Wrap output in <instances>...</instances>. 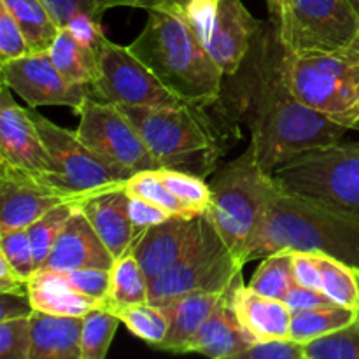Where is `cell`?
<instances>
[{
  "label": "cell",
  "mask_w": 359,
  "mask_h": 359,
  "mask_svg": "<svg viewBox=\"0 0 359 359\" xmlns=\"http://www.w3.org/2000/svg\"><path fill=\"white\" fill-rule=\"evenodd\" d=\"M284 46L272 23L256 35L241 69L224 76L221 111L248 126L251 149L266 174L300 154L342 142L347 128L298 100L284 79Z\"/></svg>",
  "instance_id": "obj_1"
},
{
  "label": "cell",
  "mask_w": 359,
  "mask_h": 359,
  "mask_svg": "<svg viewBox=\"0 0 359 359\" xmlns=\"http://www.w3.org/2000/svg\"><path fill=\"white\" fill-rule=\"evenodd\" d=\"M142 135L161 168H175L207 177L241 139V126L217 102L210 105L179 104L163 107L119 105Z\"/></svg>",
  "instance_id": "obj_2"
},
{
  "label": "cell",
  "mask_w": 359,
  "mask_h": 359,
  "mask_svg": "<svg viewBox=\"0 0 359 359\" xmlns=\"http://www.w3.org/2000/svg\"><path fill=\"white\" fill-rule=\"evenodd\" d=\"M130 49L172 93L188 104L210 105L223 93V69L177 9L175 0L147 11L146 25Z\"/></svg>",
  "instance_id": "obj_3"
},
{
  "label": "cell",
  "mask_w": 359,
  "mask_h": 359,
  "mask_svg": "<svg viewBox=\"0 0 359 359\" xmlns=\"http://www.w3.org/2000/svg\"><path fill=\"white\" fill-rule=\"evenodd\" d=\"M209 186L207 214L230 251L245 265L249 244L279 191V184L273 175L262 170L249 146L241 156L214 172Z\"/></svg>",
  "instance_id": "obj_4"
},
{
  "label": "cell",
  "mask_w": 359,
  "mask_h": 359,
  "mask_svg": "<svg viewBox=\"0 0 359 359\" xmlns=\"http://www.w3.org/2000/svg\"><path fill=\"white\" fill-rule=\"evenodd\" d=\"M284 79L294 97L347 130H359V34L326 53H284Z\"/></svg>",
  "instance_id": "obj_5"
},
{
  "label": "cell",
  "mask_w": 359,
  "mask_h": 359,
  "mask_svg": "<svg viewBox=\"0 0 359 359\" xmlns=\"http://www.w3.org/2000/svg\"><path fill=\"white\" fill-rule=\"evenodd\" d=\"M284 191L321 200L359 216V142L300 154L273 172Z\"/></svg>",
  "instance_id": "obj_6"
},
{
  "label": "cell",
  "mask_w": 359,
  "mask_h": 359,
  "mask_svg": "<svg viewBox=\"0 0 359 359\" xmlns=\"http://www.w3.org/2000/svg\"><path fill=\"white\" fill-rule=\"evenodd\" d=\"M244 263L230 251L205 212L200 237L175 265L149 280V302H167L191 291H226L242 276Z\"/></svg>",
  "instance_id": "obj_7"
},
{
  "label": "cell",
  "mask_w": 359,
  "mask_h": 359,
  "mask_svg": "<svg viewBox=\"0 0 359 359\" xmlns=\"http://www.w3.org/2000/svg\"><path fill=\"white\" fill-rule=\"evenodd\" d=\"M224 76L241 69L263 21L256 20L242 0H175Z\"/></svg>",
  "instance_id": "obj_8"
},
{
  "label": "cell",
  "mask_w": 359,
  "mask_h": 359,
  "mask_svg": "<svg viewBox=\"0 0 359 359\" xmlns=\"http://www.w3.org/2000/svg\"><path fill=\"white\" fill-rule=\"evenodd\" d=\"M273 30L291 55L326 53L356 37L359 16L351 0H290Z\"/></svg>",
  "instance_id": "obj_9"
},
{
  "label": "cell",
  "mask_w": 359,
  "mask_h": 359,
  "mask_svg": "<svg viewBox=\"0 0 359 359\" xmlns=\"http://www.w3.org/2000/svg\"><path fill=\"white\" fill-rule=\"evenodd\" d=\"M76 114L79 116L76 130L81 139L112 165L130 175L161 168L137 126L118 104L88 95Z\"/></svg>",
  "instance_id": "obj_10"
},
{
  "label": "cell",
  "mask_w": 359,
  "mask_h": 359,
  "mask_svg": "<svg viewBox=\"0 0 359 359\" xmlns=\"http://www.w3.org/2000/svg\"><path fill=\"white\" fill-rule=\"evenodd\" d=\"M30 114L60 179L70 191L91 196L98 191L125 186V181L130 177L128 172L112 165L97 151L91 149L81 139L77 130L72 132L58 126L39 114L35 109H30Z\"/></svg>",
  "instance_id": "obj_11"
},
{
  "label": "cell",
  "mask_w": 359,
  "mask_h": 359,
  "mask_svg": "<svg viewBox=\"0 0 359 359\" xmlns=\"http://www.w3.org/2000/svg\"><path fill=\"white\" fill-rule=\"evenodd\" d=\"M11 88L2 83L0 93V168L32 179L39 184L70 191L60 179L44 146L30 109L14 102ZM76 193V191H72ZM81 195V193H79ZM86 196V195H84Z\"/></svg>",
  "instance_id": "obj_12"
},
{
  "label": "cell",
  "mask_w": 359,
  "mask_h": 359,
  "mask_svg": "<svg viewBox=\"0 0 359 359\" xmlns=\"http://www.w3.org/2000/svg\"><path fill=\"white\" fill-rule=\"evenodd\" d=\"M90 97L132 107L184 104L133 55L130 46H119L109 39L100 51V79Z\"/></svg>",
  "instance_id": "obj_13"
},
{
  "label": "cell",
  "mask_w": 359,
  "mask_h": 359,
  "mask_svg": "<svg viewBox=\"0 0 359 359\" xmlns=\"http://www.w3.org/2000/svg\"><path fill=\"white\" fill-rule=\"evenodd\" d=\"M2 83H6L30 109L63 105L77 112L90 90L69 83L60 74L48 53H30L21 58L0 63Z\"/></svg>",
  "instance_id": "obj_14"
},
{
  "label": "cell",
  "mask_w": 359,
  "mask_h": 359,
  "mask_svg": "<svg viewBox=\"0 0 359 359\" xmlns=\"http://www.w3.org/2000/svg\"><path fill=\"white\" fill-rule=\"evenodd\" d=\"M88 196L49 188L32 179L0 168V233L28 228L55 207L67 202H84Z\"/></svg>",
  "instance_id": "obj_15"
},
{
  "label": "cell",
  "mask_w": 359,
  "mask_h": 359,
  "mask_svg": "<svg viewBox=\"0 0 359 359\" xmlns=\"http://www.w3.org/2000/svg\"><path fill=\"white\" fill-rule=\"evenodd\" d=\"M203 216H172L147 228L133 242V252L142 265L147 279H154L179 262L189 251L203 226Z\"/></svg>",
  "instance_id": "obj_16"
},
{
  "label": "cell",
  "mask_w": 359,
  "mask_h": 359,
  "mask_svg": "<svg viewBox=\"0 0 359 359\" xmlns=\"http://www.w3.org/2000/svg\"><path fill=\"white\" fill-rule=\"evenodd\" d=\"M114 262V256L111 255L86 214L81 210V207H77L60 237L56 238L42 269L58 272L79 269L111 270Z\"/></svg>",
  "instance_id": "obj_17"
},
{
  "label": "cell",
  "mask_w": 359,
  "mask_h": 359,
  "mask_svg": "<svg viewBox=\"0 0 359 359\" xmlns=\"http://www.w3.org/2000/svg\"><path fill=\"white\" fill-rule=\"evenodd\" d=\"M230 302L238 323L252 342L287 339L293 311L284 300L265 297L245 286L242 276L230 287Z\"/></svg>",
  "instance_id": "obj_18"
},
{
  "label": "cell",
  "mask_w": 359,
  "mask_h": 359,
  "mask_svg": "<svg viewBox=\"0 0 359 359\" xmlns=\"http://www.w3.org/2000/svg\"><path fill=\"white\" fill-rule=\"evenodd\" d=\"M79 207L114 259L132 248L135 242V231L130 219L128 195L125 186L95 193L81 202Z\"/></svg>",
  "instance_id": "obj_19"
},
{
  "label": "cell",
  "mask_w": 359,
  "mask_h": 359,
  "mask_svg": "<svg viewBox=\"0 0 359 359\" xmlns=\"http://www.w3.org/2000/svg\"><path fill=\"white\" fill-rule=\"evenodd\" d=\"M251 344L252 340L235 316L228 290L191 340L188 353H198L212 359H241Z\"/></svg>",
  "instance_id": "obj_20"
},
{
  "label": "cell",
  "mask_w": 359,
  "mask_h": 359,
  "mask_svg": "<svg viewBox=\"0 0 359 359\" xmlns=\"http://www.w3.org/2000/svg\"><path fill=\"white\" fill-rule=\"evenodd\" d=\"M226 291H191L161 305L170 328L167 339L158 349L167 353H188L191 340Z\"/></svg>",
  "instance_id": "obj_21"
},
{
  "label": "cell",
  "mask_w": 359,
  "mask_h": 359,
  "mask_svg": "<svg viewBox=\"0 0 359 359\" xmlns=\"http://www.w3.org/2000/svg\"><path fill=\"white\" fill-rule=\"evenodd\" d=\"M84 316L34 311L30 316V359H81Z\"/></svg>",
  "instance_id": "obj_22"
},
{
  "label": "cell",
  "mask_w": 359,
  "mask_h": 359,
  "mask_svg": "<svg viewBox=\"0 0 359 359\" xmlns=\"http://www.w3.org/2000/svg\"><path fill=\"white\" fill-rule=\"evenodd\" d=\"M28 298L34 311L60 316H86L105 302L79 293L62 272L48 269L37 270L28 280Z\"/></svg>",
  "instance_id": "obj_23"
},
{
  "label": "cell",
  "mask_w": 359,
  "mask_h": 359,
  "mask_svg": "<svg viewBox=\"0 0 359 359\" xmlns=\"http://www.w3.org/2000/svg\"><path fill=\"white\" fill-rule=\"evenodd\" d=\"M48 55L69 83L93 90L100 79V55L81 44L67 27L60 28Z\"/></svg>",
  "instance_id": "obj_24"
},
{
  "label": "cell",
  "mask_w": 359,
  "mask_h": 359,
  "mask_svg": "<svg viewBox=\"0 0 359 359\" xmlns=\"http://www.w3.org/2000/svg\"><path fill=\"white\" fill-rule=\"evenodd\" d=\"M20 25L30 53H48L60 32L58 21L53 18L44 0H0Z\"/></svg>",
  "instance_id": "obj_25"
},
{
  "label": "cell",
  "mask_w": 359,
  "mask_h": 359,
  "mask_svg": "<svg viewBox=\"0 0 359 359\" xmlns=\"http://www.w3.org/2000/svg\"><path fill=\"white\" fill-rule=\"evenodd\" d=\"M149 302V279L142 265L133 252V245L119 258H116L111 269V284H109L105 307L142 304Z\"/></svg>",
  "instance_id": "obj_26"
},
{
  "label": "cell",
  "mask_w": 359,
  "mask_h": 359,
  "mask_svg": "<svg viewBox=\"0 0 359 359\" xmlns=\"http://www.w3.org/2000/svg\"><path fill=\"white\" fill-rule=\"evenodd\" d=\"M358 311L342 307V305L293 311L290 337L302 344H309L312 340L330 335L344 326L353 325L354 321H358Z\"/></svg>",
  "instance_id": "obj_27"
},
{
  "label": "cell",
  "mask_w": 359,
  "mask_h": 359,
  "mask_svg": "<svg viewBox=\"0 0 359 359\" xmlns=\"http://www.w3.org/2000/svg\"><path fill=\"white\" fill-rule=\"evenodd\" d=\"M109 309L119 316L123 325L133 335L139 337L140 340L147 342L154 349H158L167 339L170 323H168L163 307H160V305L142 302V304L119 305V307Z\"/></svg>",
  "instance_id": "obj_28"
},
{
  "label": "cell",
  "mask_w": 359,
  "mask_h": 359,
  "mask_svg": "<svg viewBox=\"0 0 359 359\" xmlns=\"http://www.w3.org/2000/svg\"><path fill=\"white\" fill-rule=\"evenodd\" d=\"M323 273V293L342 307L359 309V269L333 256L319 252Z\"/></svg>",
  "instance_id": "obj_29"
},
{
  "label": "cell",
  "mask_w": 359,
  "mask_h": 359,
  "mask_svg": "<svg viewBox=\"0 0 359 359\" xmlns=\"http://www.w3.org/2000/svg\"><path fill=\"white\" fill-rule=\"evenodd\" d=\"M297 284L293 276V252L280 251L263 258L249 286L265 297L286 300L291 287Z\"/></svg>",
  "instance_id": "obj_30"
},
{
  "label": "cell",
  "mask_w": 359,
  "mask_h": 359,
  "mask_svg": "<svg viewBox=\"0 0 359 359\" xmlns=\"http://www.w3.org/2000/svg\"><path fill=\"white\" fill-rule=\"evenodd\" d=\"M119 323V316L105 305L88 312L81 332V359H104L107 356Z\"/></svg>",
  "instance_id": "obj_31"
},
{
  "label": "cell",
  "mask_w": 359,
  "mask_h": 359,
  "mask_svg": "<svg viewBox=\"0 0 359 359\" xmlns=\"http://www.w3.org/2000/svg\"><path fill=\"white\" fill-rule=\"evenodd\" d=\"M44 2L60 27H65L70 18L76 14H88L100 21L109 9H116V7L151 11L168 6L172 0H44Z\"/></svg>",
  "instance_id": "obj_32"
},
{
  "label": "cell",
  "mask_w": 359,
  "mask_h": 359,
  "mask_svg": "<svg viewBox=\"0 0 359 359\" xmlns=\"http://www.w3.org/2000/svg\"><path fill=\"white\" fill-rule=\"evenodd\" d=\"M81 203L77 202L62 203V205L55 207V209L49 210V212L44 214L42 217H39L35 223H32L30 226L27 228L32 249H34L35 266H37V270H41L42 266H44L46 259H48L56 238L60 237V233L63 231L65 224L69 223L72 212Z\"/></svg>",
  "instance_id": "obj_33"
},
{
  "label": "cell",
  "mask_w": 359,
  "mask_h": 359,
  "mask_svg": "<svg viewBox=\"0 0 359 359\" xmlns=\"http://www.w3.org/2000/svg\"><path fill=\"white\" fill-rule=\"evenodd\" d=\"M125 191L128 193V195L149 200V202L163 207L165 210H168V212L174 214V216H200V214L193 212L184 202H181V200L163 184V181H161L160 175H158V168L156 170H142L130 175L125 181Z\"/></svg>",
  "instance_id": "obj_34"
},
{
  "label": "cell",
  "mask_w": 359,
  "mask_h": 359,
  "mask_svg": "<svg viewBox=\"0 0 359 359\" xmlns=\"http://www.w3.org/2000/svg\"><path fill=\"white\" fill-rule=\"evenodd\" d=\"M158 175L163 184L193 212H207L210 205V186L203 181V177L175 168H158Z\"/></svg>",
  "instance_id": "obj_35"
},
{
  "label": "cell",
  "mask_w": 359,
  "mask_h": 359,
  "mask_svg": "<svg viewBox=\"0 0 359 359\" xmlns=\"http://www.w3.org/2000/svg\"><path fill=\"white\" fill-rule=\"evenodd\" d=\"M304 346L305 359H359V319Z\"/></svg>",
  "instance_id": "obj_36"
},
{
  "label": "cell",
  "mask_w": 359,
  "mask_h": 359,
  "mask_svg": "<svg viewBox=\"0 0 359 359\" xmlns=\"http://www.w3.org/2000/svg\"><path fill=\"white\" fill-rule=\"evenodd\" d=\"M0 255L9 262V265L23 279L30 280L34 277V273L37 272L34 249H32L27 228L0 233Z\"/></svg>",
  "instance_id": "obj_37"
},
{
  "label": "cell",
  "mask_w": 359,
  "mask_h": 359,
  "mask_svg": "<svg viewBox=\"0 0 359 359\" xmlns=\"http://www.w3.org/2000/svg\"><path fill=\"white\" fill-rule=\"evenodd\" d=\"M30 316L0 321V358L30 359Z\"/></svg>",
  "instance_id": "obj_38"
},
{
  "label": "cell",
  "mask_w": 359,
  "mask_h": 359,
  "mask_svg": "<svg viewBox=\"0 0 359 359\" xmlns=\"http://www.w3.org/2000/svg\"><path fill=\"white\" fill-rule=\"evenodd\" d=\"M27 55H30V46H28L20 25L9 13V9L0 4V63Z\"/></svg>",
  "instance_id": "obj_39"
},
{
  "label": "cell",
  "mask_w": 359,
  "mask_h": 359,
  "mask_svg": "<svg viewBox=\"0 0 359 359\" xmlns=\"http://www.w3.org/2000/svg\"><path fill=\"white\" fill-rule=\"evenodd\" d=\"M67 283L79 293L97 300H107L109 284H111V270L105 269H79L62 272Z\"/></svg>",
  "instance_id": "obj_40"
},
{
  "label": "cell",
  "mask_w": 359,
  "mask_h": 359,
  "mask_svg": "<svg viewBox=\"0 0 359 359\" xmlns=\"http://www.w3.org/2000/svg\"><path fill=\"white\" fill-rule=\"evenodd\" d=\"M241 359H305V346L291 337L252 342Z\"/></svg>",
  "instance_id": "obj_41"
},
{
  "label": "cell",
  "mask_w": 359,
  "mask_h": 359,
  "mask_svg": "<svg viewBox=\"0 0 359 359\" xmlns=\"http://www.w3.org/2000/svg\"><path fill=\"white\" fill-rule=\"evenodd\" d=\"M126 195H128V193H126ZM128 210L130 219H132L133 224V231H135V241L137 237H140V235L147 230V228L163 223L168 217L174 216V214H170L168 210H165L163 207L133 195H128Z\"/></svg>",
  "instance_id": "obj_42"
},
{
  "label": "cell",
  "mask_w": 359,
  "mask_h": 359,
  "mask_svg": "<svg viewBox=\"0 0 359 359\" xmlns=\"http://www.w3.org/2000/svg\"><path fill=\"white\" fill-rule=\"evenodd\" d=\"M65 27L72 32V35L81 44L100 55L102 48H104L105 41H107L104 30H102L100 21L88 16V14H76V16L70 18V21Z\"/></svg>",
  "instance_id": "obj_43"
},
{
  "label": "cell",
  "mask_w": 359,
  "mask_h": 359,
  "mask_svg": "<svg viewBox=\"0 0 359 359\" xmlns=\"http://www.w3.org/2000/svg\"><path fill=\"white\" fill-rule=\"evenodd\" d=\"M293 252V276L297 284L312 290H323V273L319 265V252L291 251Z\"/></svg>",
  "instance_id": "obj_44"
},
{
  "label": "cell",
  "mask_w": 359,
  "mask_h": 359,
  "mask_svg": "<svg viewBox=\"0 0 359 359\" xmlns=\"http://www.w3.org/2000/svg\"><path fill=\"white\" fill-rule=\"evenodd\" d=\"M287 305L291 307V311H305V309H318V307H330V305H339L319 290H312V287L300 286V284H294L291 287V291L286 297Z\"/></svg>",
  "instance_id": "obj_45"
},
{
  "label": "cell",
  "mask_w": 359,
  "mask_h": 359,
  "mask_svg": "<svg viewBox=\"0 0 359 359\" xmlns=\"http://www.w3.org/2000/svg\"><path fill=\"white\" fill-rule=\"evenodd\" d=\"M34 312L28 294L0 293V321L16 318H28Z\"/></svg>",
  "instance_id": "obj_46"
},
{
  "label": "cell",
  "mask_w": 359,
  "mask_h": 359,
  "mask_svg": "<svg viewBox=\"0 0 359 359\" xmlns=\"http://www.w3.org/2000/svg\"><path fill=\"white\" fill-rule=\"evenodd\" d=\"M0 293L28 294V280L23 279L0 255Z\"/></svg>",
  "instance_id": "obj_47"
},
{
  "label": "cell",
  "mask_w": 359,
  "mask_h": 359,
  "mask_svg": "<svg viewBox=\"0 0 359 359\" xmlns=\"http://www.w3.org/2000/svg\"><path fill=\"white\" fill-rule=\"evenodd\" d=\"M287 4H290V0H266V6H269L270 13V23L273 27H277L280 23V20H283L284 13L287 9Z\"/></svg>",
  "instance_id": "obj_48"
},
{
  "label": "cell",
  "mask_w": 359,
  "mask_h": 359,
  "mask_svg": "<svg viewBox=\"0 0 359 359\" xmlns=\"http://www.w3.org/2000/svg\"><path fill=\"white\" fill-rule=\"evenodd\" d=\"M351 4H353V7L356 9L358 16H359V0H351Z\"/></svg>",
  "instance_id": "obj_49"
},
{
  "label": "cell",
  "mask_w": 359,
  "mask_h": 359,
  "mask_svg": "<svg viewBox=\"0 0 359 359\" xmlns=\"http://www.w3.org/2000/svg\"><path fill=\"white\" fill-rule=\"evenodd\" d=\"M358 312H359V309H358ZM358 319H359V318H358Z\"/></svg>",
  "instance_id": "obj_50"
}]
</instances>
